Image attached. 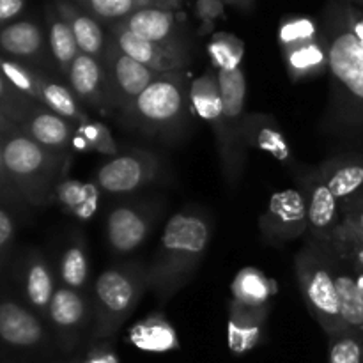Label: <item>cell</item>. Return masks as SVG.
I'll list each match as a JSON object with an SVG mask.
<instances>
[{"instance_id":"obj_39","label":"cell","mask_w":363,"mask_h":363,"mask_svg":"<svg viewBox=\"0 0 363 363\" xmlns=\"http://www.w3.org/2000/svg\"><path fill=\"white\" fill-rule=\"evenodd\" d=\"M16 236V223L7 209L0 208V272L9 259Z\"/></svg>"},{"instance_id":"obj_6","label":"cell","mask_w":363,"mask_h":363,"mask_svg":"<svg viewBox=\"0 0 363 363\" xmlns=\"http://www.w3.org/2000/svg\"><path fill=\"white\" fill-rule=\"evenodd\" d=\"M147 289V266L128 261L106 268L92 289V340L110 339L130 319Z\"/></svg>"},{"instance_id":"obj_9","label":"cell","mask_w":363,"mask_h":363,"mask_svg":"<svg viewBox=\"0 0 363 363\" xmlns=\"http://www.w3.org/2000/svg\"><path fill=\"white\" fill-rule=\"evenodd\" d=\"M163 211L165 202L160 197L138 199L110 209L105 225L110 250L116 255H131L137 252L156 229Z\"/></svg>"},{"instance_id":"obj_23","label":"cell","mask_w":363,"mask_h":363,"mask_svg":"<svg viewBox=\"0 0 363 363\" xmlns=\"http://www.w3.org/2000/svg\"><path fill=\"white\" fill-rule=\"evenodd\" d=\"M326 186L340 202L353 197L363 188V155H340L314 167Z\"/></svg>"},{"instance_id":"obj_25","label":"cell","mask_w":363,"mask_h":363,"mask_svg":"<svg viewBox=\"0 0 363 363\" xmlns=\"http://www.w3.org/2000/svg\"><path fill=\"white\" fill-rule=\"evenodd\" d=\"M82 11L101 25L119 23L142 9L174 11L183 7L179 0H74Z\"/></svg>"},{"instance_id":"obj_36","label":"cell","mask_w":363,"mask_h":363,"mask_svg":"<svg viewBox=\"0 0 363 363\" xmlns=\"http://www.w3.org/2000/svg\"><path fill=\"white\" fill-rule=\"evenodd\" d=\"M328 363H363V333L344 332L330 339Z\"/></svg>"},{"instance_id":"obj_37","label":"cell","mask_w":363,"mask_h":363,"mask_svg":"<svg viewBox=\"0 0 363 363\" xmlns=\"http://www.w3.org/2000/svg\"><path fill=\"white\" fill-rule=\"evenodd\" d=\"M337 243H363V211L340 213V223L330 245Z\"/></svg>"},{"instance_id":"obj_15","label":"cell","mask_w":363,"mask_h":363,"mask_svg":"<svg viewBox=\"0 0 363 363\" xmlns=\"http://www.w3.org/2000/svg\"><path fill=\"white\" fill-rule=\"evenodd\" d=\"M46 319L64 350H73L85 328L92 326L91 301L80 291L59 286L52 298Z\"/></svg>"},{"instance_id":"obj_35","label":"cell","mask_w":363,"mask_h":363,"mask_svg":"<svg viewBox=\"0 0 363 363\" xmlns=\"http://www.w3.org/2000/svg\"><path fill=\"white\" fill-rule=\"evenodd\" d=\"M35 105H38V103L32 101L30 98L23 96L21 92H18L16 89L7 82V78L0 73V108H2L18 126L23 124V121L27 119L28 113L34 110Z\"/></svg>"},{"instance_id":"obj_17","label":"cell","mask_w":363,"mask_h":363,"mask_svg":"<svg viewBox=\"0 0 363 363\" xmlns=\"http://www.w3.org/2000/svg\"><path fill=\"white\" fill-rule=\"evenodd\" d=\"M106 34L116 41V45L126 53L128 57L137 62L158 71V73H172V71H186L191 60V53L177 52V50L165 48L147 39L138 38L133 32L119 27V25H108Z\"/></svg>"},{"instance_id":"obj_24","label":"cell","mask_w":363,"mask_h":363,"mask_svg":"<svg viewBox=\"0 0 363 363\" xmlns=\"http://www.w3.org/2000/svg\"><path fill=\"white\" fill-rule=\"evenodd\" d=\"M53 6L73 30L80 52L101 60L106 48V39H108L105 25H101L98 20L89 16L85 11H82L74 4V0H57V2H53Z\"/></svg>"},{"instance_id":"obj_27","label":"cell","mask_w":363,"mask_h":363,"mask_svg":"<svg viewBox=\"0 0 363 363\" xmlns=\"http://www.w3.org/2000/svg\"><path fill=\"white\" fill-rule=\"evenodd\" d=\"M46 27H48L46 28V35H48L50 52H52V57L55 60V66L59 69L60 77L67 80V74H69L74 59L80 53V48H78L71 27L60 16L53 4L46 6Z\"/></svg>"},{"instance_id":"obj_43","label":"cell","mask_w":363,"mask_h":363,"mask_svg":"<svg viewBox=\"0 0 363 363\" xmlns=\"http://www.w3.org/2000/svg\"><path fill=\"white\" fill-rule=\"evenodd\" d=\"M223 2H225V7L233 9L234 13L245 14V16L254 13L255 7H257L254 0H223Z\"/></svg>"},{"instance_id":"obj_48","label":"cell","mask_w":363,"mask_h":363,"mask_svg":"<svg viewBox=\"0 0 363 363\" xmlns=\"http://www.w3.org/2000/svg\"><path fill=\"white\" fill-rule=\"evenodd\" d=\"M71 363H78V362H71Z\"/></svg>"},{"instance_id":"obj_19","label":"cell","mask_w":363,"mask_h":363,"mask_svg":"<svg viewBox=\"0 0 363 363\" xmlns=\"http://www.w3.org/2000/svg\"><path fill=\"white\" fill-rule=\"evenodd\" d=\"M66 82L85 108L108 112V87L101 60L80 52L71 66Z\"/></svg>"},{"instance_id":"obj_13","label":"cell","mask_w":363,"mask_h":363,"mask_svg":"<svg viewBox=\"0 0 363 363\" xmlns=\"http://www.w3.org/2000/svg\"><path fill=\"white\" fill-rule=\"evenodd\" d=\"M262 240L273 247H282L308 230L307 209L300 190L277 191L269 199L268 209L259 218Z\"/></svg>"},{"instance_id":"obj_47","label":"cell","mask_w":363,"mask_h":363,"mask_svg":"<svg viewBox=\"0 0 363 363\" xmlns=\"http://www.w3.org/2000/svg\"><path fill=\"white\" fill-rule=\"evenodd\" d=\"M351 272H353V269H351ZM354 273V272H353ZM354 279H357V284H358V287H360L362 289V293H363V272H358V273H354Z\"/></svg>"},{"instance_id":"obj_28","label":"cell","mask_w":363,"mask_h":363,"mask_svg":"<svg viewBox=\"0 0 363 363\" xmlns=\"http://www.w3.org/2000/svg\"><path fill=\"white\" fill-rule=\"evenodd\" d=\"M335 280L340 300V314L346 332L363 333V293L354 273L335 255Z\"/></svg>"},{"instance_id":"obj_12","label":"cell","mask_w":363,"mask_h":363,"mask_svg":"<svg viewBox=\"0 0 363 363\" xmlns=\"http://www.w3.org/2000/svg\"><path fill=\"white\" fill-rule=\"evenodd\" d=\"M0 55L64 80L50 52L45 28L32 20H16L0 28Z\"/></svg>"},{"instance_id":"obj_40","label":"cell","mask_w":363,"mask_h":363,"mask_svg":"<svg viewBox=\"0 0 363 363\" xmlns=\"http://www.w3.org/2000/svg\"><path fill=\"white\" fill-rule=\"evenodd\" d=\"M337 257L350 266L354 273L363 272V243H337L330 245Z\"/></svg>"},{"instance_id":"obj_5","label":"cell","mask_w":363,"mask_h":363,"mask_svg":"<svg viewBox=\"0 0 363 363\" xmlns=\"http://www.w3.org/2000/svg\"><path fill=\"white\" fill-rule=\"evenodd\" d=\"M296 282L312 318L330 339L346 332L335 280V252L308 238L294 257Z\"/></svg>"},{"instance_id":"obj_45","label":"cell","mask_w":363,"mask_h":363,"mask_svg":"<svg viewBox=\"0 0 363 363\" xmlns=\"http://www.w3.org/2000/svg\"><path fill=\"white\" fill-rule=\"evenodd\" d=\"M346 211H363V188L347 201L340 202V213Z\"/></svg>"},{"instance_id":"obj_32","label":"cell","mask_w":363,"mask_h":363,"mask_svg":"<svg viewBox=\"0 0 363 363\" xmlns=\"http://www.w3.org/2000/svg\"><path fill=\"white\" fill-rule=\"evenodd\" d=\"M131 339L138 347L147 351H167L176 346V333L169 323L160 318H149L135 326Z\"/></svg>"},{"instance_id":"obj_11","label":"cell","mask_w":363,"mask_h":363,"mask_svg":"<svg viewBox=\"0 0 363 363\" xmlns=\"http://www.w3.org/2000/svg\"><path fill=\"white\" fill-rule=\"evenodd\" d=\"M165 172L160 155L147 149H133L103 163L96 172V186L108 195H128L149 186Z\"/></svg>"},{"instance_id":"obj_16","label":"cell","mask_w":363,"mask_h":363,"mask_svg":"<svg viewBox=\"0 0 363 363\" xmlns=\"http://www.w3.org/2000/svg\"><path fill=\"white\" fill-rule=\"evenodd\" d=\"M119 27L133 32L138 38L147 39L165 48L191 53V41L188 30L177 21V13L163 9H142L133 16L119 21ZM108 27V25H106Z\"/></svg>"},{"instance_id":"obj_29","label":"cell","mask_w":363,"mask_h":363,"mask_svg":"<svg viewBox=\"0 0 363 363\" xmlns=\"http://www.w3.org/2000/svg\"><path fill=\"white\" fill-rule=\"evenodd\" d=\"M245 131H247L248 147H257L284 162L289 160L291 151L287 147L286 137L275 119L268 113H247Z\"/></svg>"},{"instance_id":"obj_14","label":"cell","mask_w":363,"mask_h":363,"mask_svg":"<svg viewBox=\"0 0 363 363\" xmlns=\"http://www.w3.org/2000/svg\"><path fill=\"white\" fill-rule=\"evenodd\" d=\"M301 195L307 209V222L311 240L321 245L332 243V236L340 223V204L330 191L315 169L298 174Z\"/></svg>"},{"instance_id":"obj_33","label":"cell","mask_w":363,"mask_h":363,"mask_svg":"<svg viewBox=\"0 0 363 363\" xmlns=\"http://www.w3.org/2000/svg\"><path fill=\"white\" fill-rule=\"evenodd\" d=\"M211 57V67L218 69H234L241 67L243 43L230 34H216L208 46Z\"/></svg>"},{"instance_id":"obj_21","label":"cell","mask_w":363,"mask_h":363,"mask_svg":"<svg viewBox=\"0 0 363 363\" xmlns=\"http://www.w3.org/2000/svg\"><path fill=\"white\" fill-rule=\"evenodd\" d=\"M20 131L41 144L43 147L67 152V149L73 144V138L77 137V124L57 116L55 112L38 103L23 121Z\"/></svg>"},{"instance_id":"obj_10","label":"cell","mask_w":363,"mask_h":363,"mask_svg":"<svg viewBox=\"0 0 363 363\" xmlns=\"http://www.w3.org/2000/svg\"><path fill=\"white\" fill-rule=\"evenodd\" d=\"M106 38L108 39H106V48L103 53L101 64L106 74L108 105L110 110L121 116L163 73H158V71L128 57L108 34H106Z\"/></svg>"},{"instance_id":"obj_3","label":"cell","mask_w":363,"mask_h":363,"mask_svg":"<svg viewBox=\"0 0 363 363\" xmlns=\"http://www.w3.org/2000/svg\"><path fill=\"white\" fill-rule=\"evenodd\" d=\"M190 80L186 71L165 73L152 82L137 101L119 116L124 130L147 138L177 144L190 131L194 106L190 101Z\"/></svg>"},{"instance_id":"obj_46","label":"cell","mask_w":363,"mask_h":363,"mask_svg":"<svg viewBox=\"0 0 363 363\" xmlns=\"http://www.w3.org/2000/svg\"><path fill=\"white\" fill-rule=\"evenodd\" d=\"M85 363H117V360L113 353H108V351H94Z\"/></svg>"},{"instance_id":"obj_42","label":"cell","mask_w":363,"mask_h":363,"mask_svg":"<svg viewBox=\"0 0 363 363\" xmlns=\"http://www.w3.org/2000/svg\"><path fill=\"white\" fill-rule=\"evenodd\" d=\"M27 9L23 0H0V28L16 21Z\"/></svg>"},{"instance_id":"obj_31","label":"cell","mask_w":363,"mask_h":363,"mask_svg":"<svg viewBox=\"0 0 363 363\" xmlns=\"http://www.w3.org/2000/svg\"><path fill=\"white\" fill-rule=\"evenodd\" d=\"M272 284L257 268H243L233 280V300L248 307H268Z\"/></svg>"},{"instance_id":"obj_26","label":"cell","mask_w":363,"mask_h":363,"mask_svg":"<svg viewBox=\"0 0 363 363\" xmlns=\"http://www.w3.org/2000/svg\"><path fill=\"white\" fill-rule=\"evenodd\" d=\"M190 101L194 112H197L199 117H202L211 126L215 142H218L223 128V101L222 92H220L218 73L215 67L206 69L197 80L191 82Z\"/></svg>"},{"instance_id":"obj_1","label":"cell","mask_w":363,"mask_h":363,"mask_svg":"<svg viewBox=\"0 0 363 363\" xmlns=\"http://www.w3.org/2000/svg\"><path fill=\"white\" fill-rule=\"evenodd\" d=\"M328 50L330 92L323 130L363 144V9L335 0L319 21Z\"/></svg>"},{"instance_id":"obj_44","label":"cell","mask_w":363,"mask_h":363,"mask_svg":"<svg viewBox=\"0 0 363 363\" xmlns=\"http://www.w3.org/2000/svg\"><path fill=\"white\" fill-rule=\"evenodd\" d=\"M16 131H20V126H18V124L14 123V121L11 119L2 108H0V140L9 137V135L16 133Z\"/></svg>"},{"instance_id":"obj_2","label":"cell","mask_w":363,"mask_h":363,"mask_svg":"<svg viewBox=\"0 0 363 363\" xmlns=\"http://www.w3.org/2000/svg\"><path fill=\"white\" fill-rule=\"evenodd\" d=\"M211 240L208 215L184 209L165 223L160 245L147 266V289L160 301H170L188 286Z\"/></svg>"},{"instance_id":"obj_18","label":"cell","mask_w":363,"mask_h":363,"mask_svg":"<svg viewBox=\"0 0 363 363\" xmlns=\"http://www.w3.org/2000/svg\"><path fill=\"white\" fill-rule=\"evenodd\" d=\"M0 340L14 350H34L46 340V328L34 311L0 298Z\"/></svg>"},{"instance_id":"obj_4","label":"cell","mask_w":363,"mask_h":363,"mask_svg":"<svg viewBox=\"0 0 363 363\" xmlns=\"http://www.w3.org/2000/svg\"><path fill=\"white\" fill-rule=\"evenodd\" d=\"M4 163L21 201L32 208H45L57 199L69 152L43 147L21 131L2 138Z\"/></svg>"},{"instance_id":"obj_30","label":"cell","mask_w":363,"mask_h":363,"mask_svg":"<svg viewBox=\"0 0 363 363\" xmlns=\"http://www.w3.org/2000/svg\"><path fill=\"white\" fill-rule=\"evenodd\" d=\"M59 275L62 282L60 286L84 293L89 277V252L85 238L82 234H74L73 240L67 243L66 250L62 252Z\"/></svg>"},{"instance_id":"obj_8","label":"cell","mask_w":363,"mask_h":363,"mask_svg":"<svg viewBox=\"0 0 363 363\" xmlns=\"http://www.w3.org/2000/svg\"><path fill=\"white\" fill-rule=\"evenodd\" d=\"M279 43L293 82L328 73V50L319 23L301 14H287L279 27Z\"/></svg>"},{"instance_id":"obj_38","label":"cell","mask_w":363,"mask_h":363,"mask_svg":"<svg viewBox=\"0 0 363 363\" xmlns=\"http://www.w3.org/2000/svg\"><path fill=\"white\" fill-rule=\"evenodd\" d=\"M225 9L223 0H197L194 4V13L202 23V32L211 30L215 21L225 16Z\"/></svg>"},{"instance_id":"obj_22","label":"cell","mask_w":363,"mask_h":363,"mask_svg":"<svg viewBox=\"0 0 363 363\" xmlns=\"http://www.w3.org/2000/svg\"><path fill=\"white\" fill-rule=\"evenodd\" d=\"M21 286H23L25 300L28 301L32 311L46 319L52 298L59 286L55 282L52 266L39 252L34 250L25 255L21 264Z\"/></svg>"},{"instance_id":"obj_7","label":"cell","mask_w":363,"mask_h":363,"mask_svg":"<svg viewBox=\"0 0 363 363\" xmlns=\"http://www.w3.org/2000/svg\"><path fill=\"white\" fill-rule=\"evenodd\" d=\"M220 92L223 101V128L222 137L216 144L223 179L230 188H236L243 177L248 158V144L245 123V101H247V80L243 67L218 69Z\"/></svg>"},{"instance_id":"obj_34","label":"cell","mask_w":363,"mask_h":363,"mask_svg":"<svg viewBox=\"0 0 363 363\" xmlns=\"http://www.w3.org/2000/svg\"><path fill=\"white\" fill-rule=\"evenodd\" d=\"M77 133L82 137L84 147L91 149V151L99 152V155L105 156H112V158L121 155L112 133H110V130L103 123L89 121V123L77 126Z\"/></svg>"},{"instance_id":"obj_41","label":"cell","mask_w":363,"mask_h":363,"mask_svg":"<svg viewBox=\"0 0 363 363\" xmlns=\"http://www.w3.org/2000/svg\"><path fill=\"white\" fill-rule=\"evenodd\" d=\"M0 201L7 202L11 206H20L25 204L21 201L20 194L14 188L13 181H11L9 174H7L6 163H4V152H2V140H0Z\"/></svg>"},{"instance_id":"obj_20","label":"cell","mask_w":363,"mask_h":363,"mask_svg":"<svg viewBox=\"0 0 363 363\" xmlns=\"http://www.w3.org/2000/svg\"><path fill=\"white\" fill-rule=\"evenodd\" d=\"M268 307H248L230 301L227 319V344L234 354H245L262 342L268 328Z\"/></svg>"}]
</instances>
